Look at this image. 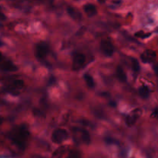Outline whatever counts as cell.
Segmentation results:
<instances>
[{"instance_id": "obj_26", "label": "cell", "mask_w": 158, "mask_h": 158, "mask_svg": "<svg viewBox=\"0 0 158 158\" xmlns=\"http://www.w3.org/2000/svg\"><path fill=\"white\" fill-rule=\"evenodd\" d=\"M1 60H2V53L0 52V61H1Z\"/></svg>"}, {"instance_id": "obj_12", "label": "cell", "mask_w": 158, "mask_h": 158, "mask_svg": "<svg viewBox=\"0 0 158 158\" xmlns=\"http://www.w3.org/2000/svg\"><path fill=\"white\" fill-rule=\"evenodd\" d=\"M66 150H67L66 147H60V148H59L58 149L53 153V154H52V158H63V156L64 155V154L66 153Z\"/></svg>"}, {"instance_id": "obj_7", "label": "cell", "mask_w": 158, "mask_h": 158, "mask_svg": "<svg viewBox=\"0 0 158 158\" xmlns=\"http://www.w3.org/2000/svg\"><path fill=\"white\" fill-rule=\"evenodd\" d=\"M100 49H101L103 54L106 56H111L114 52V46H113L112 43L109 40H102L101 45H100Z\"/></svg>"}, {"instance_id": "obj_6", "label": "cell", "mask_w": 158, "mask_h": 158, "mask_svg": "<svg viewBox=\"0 0 158 158\" xmlns=\"http://www.w3.org/2000/svg\"><path fill=\"white\" fill-rule=\"evenodd\" d=\"M142 114V110L140 108H137V109L134 110L129 113L126 117V124L128 127H131L136 123V122L138 120V119L141 117Z\"/></svg>"}, {"instance_id": "obj_11", "label": "cell", "mask_w": 158, "mask_h": 158, "mask_svg": "<svg viewBox=\"0 0 158 158\" xmlns=\"http://www.w3.org/2000/svg\"><path fill=\"white\" fill-rule=\"evenodd\" d=\"M1 69L6 72H15L18 69V68L11 61H6L1 65Z\"/></svg>"}, {"instance_id": "obj_22", "label": "cell", "mask_w": 158, "mask_h": 158, "mask_svg": "<svg viewBox=\"0 0 158 158\" xmlns=\"http://www.w3.org/2000/svg\"><path fill=\"white\" fill-rule=\"evenodd\" d=\"M5 18H6V16H5L2 13H1V12H0V19H4Z\"/></svg>"}, {"instance_id": "obj_21", "label": "cell", "mask_w": 158, "mask_h": 158, "mask_svg": "<svg viewBox=\"0 0 158 158\" xmlns=\"http://www.w3.org/2000/svg\"><path fill=\"white\" fill-rule=\"evenodd\" d=\"M157 110L155 109V110H154V113H153V114H151V117H153V118H154V117H157Z\"/></svg>"}, {"instance_id": "obj_2", "label": "cell", "mask_w": 158, "mask_h": 158, "mask_svg": "<svg viewBox=\"0 0 158 158\" xmlns=\"http://www.w3.org/2000/svg\"><path fill=\"white\" fill-rule=\"evenodd\" d=\"M71 131L73 134L74 140L77 143H84L86 145L90 143V135L86 130L78 127H73Z\"/></svg>"}, {"instance_id": "obj_19", "label": "cell", "mask_w": 158, "mask_h": 158, "mask_svg": "<svg viewBox=\"0 0 158 158\" xmlns=\"http://www.w3.org/2000/svg\"><path fill=\"white\" fill-rule=\"evenodd\" d=\"M105 142L106 143H108V144H115V143H117V140L111 138V137H106V138H105Z\"/></svg>"}, {"instance_id": "obj_5", "label": "cell", "mask_w": 158, "mask_h": 158, "mask_svg": "<svg viewBox=\"0 0 158 158\" xmlns=\"http://www.w3.org/2000/svg\"><path fill=\"white\" fill-rule=\"evenodd\" d=\"M68 137H69V134L67 131L63 129H56L53 131L52 134V142L57 144L63 143L64 140H67Z\"/></svg>"}, {"instance_id": "obj_20", "label": "cell", "mask_w": 158, "mask_h": 158, "mask_svg": "<svg viewBox=\"0 0 158 158\" xmlns=\"http://www.w3.org/2000/svg\"><path fill=\"white\" fill-rule=\"evenodd\" d=\"M135 35L137 37H140V38H145V37H148L149 35H151V33L144 34V33H143V32L140 31V32H137V33L135 34Z\"/></svg>"}, {"instance_id": "obj_25", "label": "cell", "mask_w": 158, "mask_h": 158, "mask_svg": "<svg viewBox=\"0 0 158 158\" xmlns=\"http://www.w3.org/2000/svg\"><path fill=\"white\" fill-rule=\"evenodd\" d=\"M2 119L1 117H0V124H1V123H2Z\"/></svg>"}, {"instance_id": "obj_23", "label": "cell", "mask_w": 158, "mask_h": 158, "mask_svg": "<svg viewBox=\"0 0 158 158\" xmlns=\"http://www.w3.org/2000/svg\"><path fill=\"white\" fill-rule=\"evenodd\" d=\"M110 106H116V103H114V102H111L110 103Z\"/></svg>"}, {"instance_id": "obj_17", "label": "cell", "mask_w": 158, "mask_h": 158, "mask_svg": "<svg viewBox=\"0 0 158 158\" xmlns=\"http://www.w3.org/2000/svg\"><path fill=\"white\" fill-rule=\"evenodd\" d=\"M131 63H132V68L133 70H134V73H137L140 71V63H139L138 60L137 59H132L131 60Z\"/></svg>"}, {"instance_id": "obj_8", "label": "cell", "mask_w": 158, "mask_h": 158, "mask_svg": "<svg viewBox=\"0 0 158 158\" xmlns=\"http://www.w3.org/2000/svg\"><path fill=\"white\" fill-rule=\"evenodd\" d=\"M157 53L152 49H147L140 56V60L144 63H151L155 60Z\"/></svg>"}, {"instance_id": "obj_13", "label": "cell", "mask_w": 158, "mask_h": 158, "mask_svg": "<svg viewBox=\"0 0 158 158\" xmlns=\"http://www.w3.org/2000/svg\"><path fill=\"white\" fill-rule=\"evenodd\" d=\"M117 77H118L119 80H120L121 82L127 81V75L121 66H119L117 68Z\"/></svg>"}, {"instance_id": "obj_24", "label": "cell", "mask_w": 158, "mask_h": 158, "mask_svg": "<svg viewBox=\"0 0 158 158\" xmlns=\"http://www.w3.org/2000/svg\"><path fill=\"white\" fill-rule=\"evenodd\" d=\"M97 1H98L100 3H104L106 0H97Z\"/></svg>"}, {"instance_id": "obj_1", "label": "cell", "mask_w": 158, "mask_h": 158, "mask_svg": "<svg viewBox=\"0 0 158 158\" xmlns=\"http://www.w3.org/2000/svg\"><path fill=\"white\" fill-rule=\"evenodd\" d=\"M9 138L19 149L24 150L27 147L29 138V131L26 124H21L14 128L9 134Z\"/></svg>"}, {"instance_id": "obj_9", "label": "cell", "mask_w": 158, "mask_h": 158, "mask_svg": "<svg viewBox=\"0 0 158 158\" xmlns=\"http://www.w3.org/2000/svg\"><path fill=\"white\" fill-rule=\"evenodd\" d=\"M67 13L69 14V16L72 19H73L74 20H77V21H80L82 19V14L80 13V12L79 10H77V9H75L74 7L72 6H68L67 7Z\"/></svg>"}, {"instance_id": "obj_3", "label": "cell", "mask_w": 158, "mask_h": 158, "mask_svg": "<svg viewBox=\"0 0 158 158\" xmlns=\"http://www.w3.org/2000/svg\"><path fill=\"white\" fill-rule=\"evenodd\" d=\"M49 52V46L47 43L40 42L35 46V56L39 60H44Z\"/></svg>"}, {"instance_id": "obj_10", "label": "cell", "mask_w": 158, "mask_h": 158, "mask_svg": "<svg viewBox=\"0 0 158 158\" xmlns=\"http://www.w3.org/2000/svg\"><path fill=\"white\" fill-rule=\"evenodd\" d=\"M83 10H84L85 13L87 15V16L89 17L95 16L97 13V7L94 4H91V3H88V4L85 5L83 6Z\"/></svg>"}, {"instance_id": "obj_18", "label": "cell", "mask_w": 158, "mask_h": 158, "mask_svg": "<svg viewBox=\"0 0 158 158\" xmlns=\"http://www.w3.org/2000/svg\"><path fill=\"white\" fill-rule=\"evenodd\" d=\"M68 158H80V153L78 151H72L68 156Z\"/></svg>"}, {"instance_id": "obj_14", "label": "cell", "mask_w": 158, "mask_h": 158, "mask_svg": "<svg viewBox=\"0 0 158 158\" xmlns=\"http://www.w3.org/2000/svg\"><path fill=\"white\" fill-rule=\"evenodd\" d=\"M139 94L143 98H148L150 95V90L148 89V86H142L139 89Z\"/></svg>"}, {"instance_id": "obj_16", "label": "cell", "mask_w": 158, "mask_h": 158, "mask_svg": "<svg viewBox=\"0 0 158 158\" xmlns=\"http://www.w3.org/2000/svg\"><path fill=\"white\" fill-rule=\"evenodd\" d=\"M23 85H24V82H23V80H15V81H13V83H12V89H14L13 90L15 91V89H20V88L23 87Z\"/></svg>"}, {"instance_id": "obj_4", "label": "cell", "mask_w": 158, "mask_h": 158, "mask_svg": "<svg viewBox=\"0 0 158 158\" xmlns=\"http://www.w3.org/2000/svg\"><path fill=\"white\" fill-rule=\"evenodd\" d=\"M86 62V56L81 52H76L73 58L72 69L73 71H78L83 67Z\"/></svg>"}, {"instance_id": "obj_15", "label": "cell", "mask_w": 158, "mask_h": 158, "mask_svg": "<svg viewBox=\"0 0 158 158\" xmlns=\"http://www.w3.org/2000/svg\"><path fill=\"white\" fill-rule=\"evenodd\" d=\"M83 79L85 80L86 84H87V86H89V87H90V88L94 87V86H95V83H94V79H93V77H91L89 74H88V73L84 74V76H83Z\"/></svg>"}]
</instances>
